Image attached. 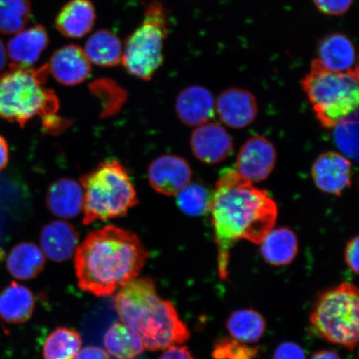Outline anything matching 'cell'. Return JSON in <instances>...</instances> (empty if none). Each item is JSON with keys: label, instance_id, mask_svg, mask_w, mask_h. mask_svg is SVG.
Returning a JSON list of instances; mask_svg holds the SVG:
<instances>
[{"label": "cell", "instance_id": "11", "mask_svg": "<svg viewBox=\"0 0 359 359\" xmlns=\"http://www.w3.org/2000/svg\"><path fill=\"white\" fill-rule=\"evenodd\" d=\"M191 147L197 159L206 164H217L230 156L234 148L231 135L217 123H206L192 133Z\"/></svg>", "mask_w": 359, "mask_h": 359}, {"label": "cell", "instance_id": "39", "mask_svg": "<svg viewBox=\"0 0 359 359\" xmlns=\"http://www.w3.org/2000/svg\"><path fill=\"white\" fill-rule=\"evenodd\" d=\"M8 62V55L6 47L4 46V44L0 39V71H2L4 69V67L6 66Z\"/></svg>", "mask_w": 359, "mask_h": 359}, {"label": "cell", "instance_id": "25", "mask_svg": "<svg viewBox=\"0 0 359 359\" xmlns=\"http://www.w3.org/2000/svg\"><path fill=\"white\" fill-rule=\"evenodd\" d=\"M103 344L107 353L116 359H134L144 352L139 337L122 322H116L106 331Z\"/></svg>", "mask_w": 359, "mask_h": 359}, {"label": "cell", "instance_id": "18", "mask_svg": "<svg viewBox=\"0 0 359 359\" xmlns=\"http://www.w3.org/2000/svg\"><path fill=\"white\" fill-rule=\"evenodd\" d=\"M96 20V11L90 0H70L56 18V28L70 39L84 37L91 32Z\"/></svg>", "mask_w": 359, "mask_h": 359}, {"label": "cell", "instance_id": "2", "mask_svg": "<svg viewBox=\"0 0 359 359\" xmlns=\"http://www.w3.org/2000/svg\"><path fill=\"white\" fill-rule=\"evenodd\" d=\"M149 252L134 233L109 226L94 231L79 245L74 268L81 290L109 297L136 279Z\"/></svg>", "mask_w": 359, "mask_h": 359}, {"label": "cell", "instance_id": "8", "mask_svg": "<svg viewBox=\"0 0 359 359\" xmlns=\"http://www.w3.org/2000/svg\"><path fill=\"white\" fill-rule=\"evenodd\" d=\"M168 34L167 11L159 1L150 3L141 25L123 46L122 64L128 74L142 80L151 79L163 65Z\"/></svg>", "mask_w": 359, "mask_h": 359}, {"label": "cell", "instance_id": "38", "mask_svg": "<svg viewBox=\"0 0 359 359\" xmlns=\"http://www.w3.org/2000/svg\"><path fill=\"white\" fill-rule=\"evenodd\" d=\"M311 359H342V358L332 350H322L314 353Z\"/></svg>", "mask_w": 359, "mask_h": 359}, {"label": "cell", "instance_id": "23", "mask_svg": "<svg viewBox=\"0 0 359 359\" xmlns=\"http://www.w3.org/2000/svg\"><path fill=\"white\" fill-rule=\"evenodd\" d=\"M45 255L38 245L22 242L11 250L7 257V269L16 280H30L42 273Z\"/></svg>", "mask_w": 359, "mask_h": 359}, {"label": "cell", "instance_id": "3", "mask_svg": "<svg viewBox=\"0 0 359 359\" xmlns=\"http://www.w3.org/2000/svg\"><path fill=\"white\" fill-rule=\"evenodd\" d=\"M121 322L134 332L148 351L165 350L190 339V331L172 302L157 294L151 278H136L114 297Z\"/></svg>", "mask_w": 359, "mask_h": 359}, {"label": "cell", "instance_id": "19", "mask_svg": "<svg viewBox=\"0 0 359 359\" xmlns=\"http://www.w3.org/2000/svg\"><path fill=\"white\" fill-rule=\"evenodd\" d=\"M317 60L327 69L346 73L357 69L356 50L346 35L333 34L326 36L318 44Z\"/></svg>", "mask_w": 359, "mask_h": 359}, {"label": "cell", "instance_id": "6", "mask_svg": "<svg viewBox=\"0 0 359 359\" xmlns=\"http://www.w3.org/2000/svg\"><path fill=\"white\" fill-rule=\"evenodd\" d=\"M302 87L323 127L333 129L358 111V67L340 73L327 69L316 58L302 81Z\"/></svg>", "mask_w": 359, "mask_h": 359}, {"label": "cell", "instance_id": "27", "mask_svg": "<svg viewBox=\"0 0 359 359\" xmlns=\"http://www.w3.org/2000/svg\"><path fill=\"white\" fill-rule=\"evenodd\" d=\"M82 344V337L77 330L69 327H57L44 341L43 359H75Z\"/></svg>", "mask_w": 359, "mask_h": 359}, {"label": "cell", "instance_id": "15", "mask_svg": "<svg viewBox=\"0 0 359 359\" xmlns=\"http://www.w3.org/2000/svg\"><path fill=\"white\" fill-rule=\"evenodd\" d=\"M180 120L191 127L208 123L215 114V100L209 89L194 85L183 89L176 102Z\"/></svg>", "mask_w": 359, "mask_h": 359}, {"label": "cell", "instance_id": "9", "mask_svg": "<svg viewBox=\"0 0 359 359\" xmlns=\"http://www.w3.org/2000/svg\"><path fill=\"white\" fill-rule=\"evenodd\" d=\"M276 163V151L272 142L257 136L241 147L234 169L250 182H259L271 174Z\"/></svg>", "mask_w": 359, "mask_h": 359}, {"label": "cell", "instance_id": "34", "mask_svg": "<svg viewBox=\"0 0 359 359\" xmlns=\"http://www.w3.org/2000/svg\"><path fill=\"white\" fill-rule=\"evenodd\" d=\"M358 236L350 240L345 248V262L354 273H358Z\"/></svg>", "mask_w": 359, "mask_h": 359}, {"label": "cell", "instance_id": "22", "mask_svg": "<svg viewBox=\"0 0 359 359\" xmlns=\"http://www.w3.org/2000/svg\"><path fill=\"white\" fill-rule=\"evenodd\" d=\"M259 245L262 257L273 266H288L299 251L297 236L286 227L269 231Z\"/></svg>", "mask_w": 359, "mask_h": 359}, {"label": "cell", "instance_id": "14", "mask_svg": "<svg viewBox=\"0 0 359 359\" xmlns=\"http://www.w3.org/2000/svg\"><path fill=\"white\" fill-rule=\"evenodd\" d=\"M47 69L58 83L75 86L89 77L92 64L83 48L69 44L53 53Z\"/></svg>", "mask_w": 359, "mask_h": 359}, {"label": "cell", "instance_id": "20", "mask_svg": "<svg viewBox=\"0 0 359 359\" xmlns=\"http://www.w3.org/2000/svg\"><path fill=\"white\" fill-rule=\"evenodd\" d=\"M83 190L74 180L62 178L53 182L47 193V206L56 217L71 219L82 212Z\"/></svg>", "mask_w": 359, "mask_h": 359}, {"label": "cell", "instance_id": "33", "mask_svg": "<svg viewBox=\"0 0 359 359\" xmlns=\"http://www.w3.org/2000/svg\"><path fill=\"white\" fill-rule=\"evenodd\" d=\"M273 359H307L299 344L293 342L282 343L273 353Z\"/></svg>", "mask_w": 359, "mask_h": 359}, {"label": "cell", "instance_id": "35", "mask_svg": "<svg viewBox=\"0 0 359 359\" xmlns=\"http://www.w3.org/2000/svg\"><path fill=\"white\" fill-rule=\"evenodd\" d=\"M158 359H196L190 349L186 346L173 345L165 349Z\"/></svg>", "mask_w": 359, "mask_h": 359}, {"label": "cell", "instance_id": "12", "mask_svg": "<svg viewBox=\"0 0 359 359\" xmlns=\"http://www.w3.org/2000/svg\"><path fill=\"white\" fill-rule=\"evenodd\" d=\"M311 174L318 189L339 196L351 185L352 164L342 154L325 152L314 161Z\"/></svg>", "mask_w": 359, "mask_h": 359}, {"label": "cell", "instance_id": "26", "mask_svg": "<svg viewBox=\"0 0 359 359\" xmlns=\"http://www.w3.org/2000/svg\"><path fill=\"white\" fill-rule=\"evenodd\" d=\"M229 334L239 342H258L266 332V323L259 312L251 309H239L231 314L226 322Z\"/></svg>", "mask_w": 359, "mask_h": 359}, {"label": "cell", "instance_id": "28", "mask_svg": "<svg viewBox=\"0 0 359 359\" xmlns=\"http://www.w3.org/2000/svg\"><path fill=\"white\" fill-rule=\"evenodd\" d=\"M30 17L29 0H0V34L20 32L29 24Z\"/></svg>", "mask_w": 359, "mask_h": 359}, {"label": "cell", "instance_id": "29", "mask_svg": "<svg viewBox=\"0 0 359 359\" xmlns=\"http://www.w3.org/2000/svg\"><path fill=\"white\" fill-rule=\"evenodd\" d=\"M212 196L204 186L190 183L177 195V202L182 212L191 217H201L210 210Z\"/></svg>", "mask_w": 359, "mask_h": 359}, {"label": "cell", "instance_id": "32", "mask_svg": "<svg viewBox=\"0 0 359 359\" xmlns=\"http://www.w3.org/2000/svg\"><path fill=\"white\" fill-rule=\"evenodd\" d=\"M313 3L317 10L324 15L340 16L350 10L353 0H313Z\"/></svg>", "mask_w": 359, "mask_h": 359}, {"label": "cell", "instance_id": "5", "mask_svg": "<svg viewBox=\"0 0 359 359\" xmlns=\"http://www.w3.org/2000/svg\"><path fill=\"white\" fill-rule=\"evenodd\" d=\"M83 224L123 217L138 203L132 179L119 161H106L81 178Z\"/></svg>", "mask_w": 359, "mask_h": 359}, {"label": "cell", "instance_id": "37", "mask_svg": "<svg viewBox=\"0 0 359 359\" xmlns=\"http://www.w3.org/2000/svg\"><path fill=\"white\" fill-rule=\"evenodd\" d=\"M10 161V149L6 139L0 135V172L6 168Z\"/></svg>", "mask_w": 359, "mask_h": 359}, {"label": "cell", "instance_id": "4", "mask_svg": "<svg viewBox=\"0 0 359 359\" xmlns=\"http://www.w3.org/2000/svg\"><path fill=\"white\" fill-rule=\"evenodd\" d=\"M47 67L11 65L0 74V118L25 128L35 116H42L43 126L57 118L56 96L44 87Z\"/></svg>", "mask_w": 359, "mask_h": 359}, {"label": "cell", "instance_id": "16", "mask_svg": "<svg viewBox=\"0 0 359 359\" xmlns=\"http://www.w3.org/2000/svg\"><path fill=\"white\" fill-rule=\"evenodd\" d=\"M48 42L47 31L41 25L30 27L13 34L6 47L11 65L32 67L47 48Z\"/></svg>", "mask_w": 359, "mask_h": 359}, {"label": "cell", "instance_id": "21", "mask_svg": "<svg viewBox=\"0 0 359 359\" xmlns=\"http://www.w3.org/2000/svg\"><path fill=\"white\" fill-rule=\"evenodd\" d=\"M35 309L33 292L25 285L11 282L0 293V318L8 324L29 321Z\"/></svg>", "mask_w": 359, "mask_h": 359}, {"label": "cell", "instance_id": "24", "mask_svg": "<svg viewBox=\"0 0 359 359\" xmlns=\"http://www.w3.org/2000/svg\"><path fill=\"white\" fill-rule=\"evenodd\" d=\"M83 50L91 64L97 66L114 67L122 62L123 45L109 30H98L90 36Z\"/></svg>", "mask_w": 359, "mask_h": 359}, {"label": "cell", "instance_id": "31", "mask_svg": "<svg viewBox=\"0 0 359 359\" xmlns=\"http://www.w3.org/2000/svg\"><path fill=\"white\" fill-rule=\"evenodd\" d=\"M259 349L234 339H222L215 344L214 359H257Z\"/></svg>", "mask_w": 359, "mask_h": 359}, {"label": "cell", "instance_id": "30", "mask_svg": "<svg viewBox=\"0 0 359 359\" xmlns=\"http://www.w3.org/2000/svg\"><path fill=\"white\" fill-rule=\"evenodd\" d=\"M358 111L343 119L334 128V139L337 147L344 156L352 160L358 157Z\"/></svg>", "mask_w": 359, "mask_h": 359}, {"label": "cell", "instance_id": "10", "mask_svg": "<svg viewBox=\"0 0 359 359\" xmlns=\"http://www.w3.org/2000/svg\"><path fill=\"white\" fill-rule=\"evenodd\" d=\"M190 165L182 157L163 155L157 157L148 168V180L154 189L161 194L177 196L191 183Z\"/></svg>", "mask_w": 359, "mask_h": 359}, {"label": "cell", "instance_id": "7", "mask_svg": "<svg viewBox=\"0 0 359 359\" xmlns=\"http://www.w3.org/2000/svg\"><path fill=\"white\" fill-rule=\"evenodd\" d=\"M311 324L314 333L327 342L355 348L359 327L357 287L345 282L322 294L313 308Z\"/></svg>", "mask_w": 359, "mask_h": 359}, {"label": "cell", "instance_id": "13", "mask_svg": "<svg viewBox=\"0 0 359 359\" xmlns=\"http://www.w3.org/2000/svg\"><path fill=\"white\" fill-rule=\"evenodd\" d=\"M215 112L228 127L244 128L257 118L258 104L250 92L231 88L224 90L215 101Z\"/></svg>", "mask_w": 359, "mask_h": 359}, {"label": "cell", "instance_id": "1", "mask_svg": "<svg viewBox=\"0 0 359 359\" xmlns=\"http://www.w3.org/2000/svg\"><path fill=\"white\" fill-rule=\"evenodd\" d=\"M218 269L227 279L233 246L241 240L259 245L275 226L278 208L266 191L254 187L234 168L223 169L210 203Z\"/></svg>", "mask_w": 359, "mask_h": 359}, {"label": "cell", "instance_id": "17", "mask_svg": "<svg viewBox=\"0 0 359 359\" xmlns=\"http://www.w3.org/2000/svg\"><path fill=\"white\" fill-rule=\"evenodd\" d=\"M79 242L78 232L71 224L65 221L48 223L40 236L44 255L56 262H65L73 257Z\"/></svg>", "mask_w": 359, "mask_h": 359}, {"label": "cell", "instance_id": "36", "mask_svg": "<svg viewBox=\"0 0 359 359\" xmlns=\"http://www.w3.org/2000/svg\"><path fill=\"white\" fill-rule=\"evenodd\" d=\"M75 359H111L106 350L97 346H88L80 349Z\"/></svg>", "mask_w": 359, "mask_h": 359}]
</instances>
